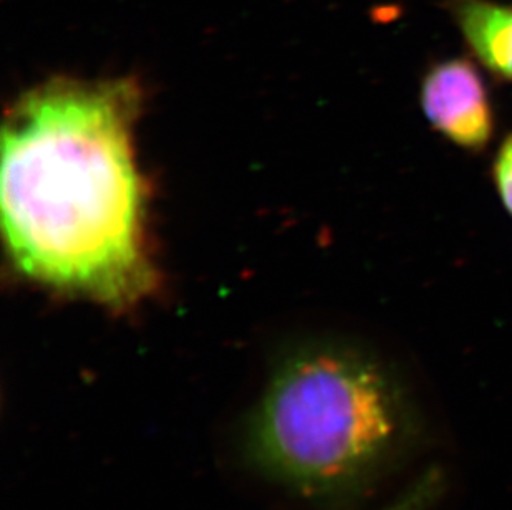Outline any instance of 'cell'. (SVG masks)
Masks as SVG:
<instances>
[{"instance_id":"cell-1","label":"cell","mask_w":512,"mask_h":510,"mask_svg":"<svg viewBox=\"0 0 512 510\" xmlns=\"http://www.w3.org/2000/svg\"><path fill=\"white\" fill-rule=\"evenodd\" d=\"M135 85L57 80L20 98L4 128L2 217L24 274L126 308L155 285L133 150Z\"/></svg>"},{"instance_id":"cell-2","label":"cell","mask_w":512,"mask_h":510,"mask_svg":"<svg viewBox=\"0 0 512 510\" xmlns=\"http://www.w3.org/2000/svg\"><path fill=\"white\" fill-rule=\"evenodd\" d=\"M415 426L392 366L363 348L317 343L272 371L247 418L244 451L295 496L345 502L400 466Z\"/></svg>"},{"instance_id":"cell-3","label":"cell","mask_w":512,"mask_h":510,"mask_svg":"<svg viewBox=\"0 0 512 510\" xmlns=\"http://www.w3.org/2000/svg\"><path fill=\"white\" fill-rule=\"evenodd\" d=\"M481 68L474 58H443L426 68L418 92L428 125L471 154L488 150L498 130L493 93Z\"/></svg>"},{"instance_id":"cell-4","label":"cell","mask_w":512,"mask_h":510,"mask_svg":"<svg viewBox=\"0 0 512 510\" xmlns=\"http://www.w3.org/2000/svg\"><path fill=\"white\" fill-rule=\"evenodd\" d=\"M464 45L494 77L512 83V4L499 0H445Z\"/></svg>"},{"instance_id":"cell-5","label":"cell","mask_w":512,"mask_h":510,"mask_svg":"<svg viewBox=\"0 0 512 510\" xmlns=\"http://www.w3.org/2000/svg\"><path fill=\"white\" fill-rule=\"evenodd\" d=\"M445 492V476L441 469L423 472L400 496L380 510H433Z\"/></svg>"},{"instance_id":"cell-6","label":"cell","mask_w":512,"mask_h":510,"mask_svg":"<svg viewBox=\"0 0 512 510\" xmlns=\"http://www.w3.org/2000/svg\"><path fill=\"white\" fill-rule=\"evenodd\" d=\"M491 181L499 203L512 219V130L506 133L494 151Z\"/></svg>"}]
</instances>
